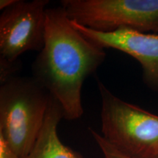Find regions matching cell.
<instances>
[{"mask_svg":"<svg viewBox=\"0 0 158 158\" xmlns=\"http://www.w3.org/2000/svg\"><path fill=\"white\" fill-rule=\"evenodd\" d=\"M72 21L93 30L121 28L158 34V0H62Z\"/></svg>","mask_w":158,"mask_h":158,"instance_id":"5","label":"cell"},{"mask_svg":"<svg viewBox=\"0 0 158 158\" xmlns=\"http://www.w3.org/2000/svg\"><path fill=\"white\" fill-rule=\"evenodd\" d=\"M102 136L131 158H158V116L124 101L98 80Z\"/></svg>","mask_w":158,"mask_h":158,"instance_id":"3","label":"cell"},{"mask_svg":"<svg viewBox=\"0 0 158 158\" xmlns=\"http://www.w3.org/2000/svg\"><path fill=\"white\" fill-rule=\"evenodd\" d=\"M71 23L81 34L102 48H114L125 53L139 62L142 78L149 89L158 93V34L141 32L121 28L103 32L84 27L76 21Z\"/></svg>","mask_w":158,"mask_h":158,"instance_id":"6","label":"cell"},{"mask_svg":"<svg viewBox=\"0 0 158 158\" xmlns=\"http://www.w3.org/2000/svg\"><path fill=\"white\" fill-rule=\"evenodd\" d=\"M64 113L59 102L51 95L44 122L34 147L23 158H84L61 141L57 133Z\"/></svg>","mask_w":158,"mask_h":158,"instance_id":"7","label":"cell"},{"mask_svg":"<svg viewBox=\"0 0 158 158\" xmlns=\"http://www.w3.org/2000/svg\"><path fill=\"white\" fill-rule=\"evenodd\" d=\"M0 158H20L0 136Z\"/></svg>","mask_w":158,"mask_h":158,"instance_id":"9","label":"cell"},{"mask_svg":"<svg viewBox=\"0 0 158 158\" xmlns=\"http://www.w3.org/2000/svg\"><path fill=\"white\" fill-rule=\"evenodd\" d=\"M89 131L92 138L98 144L99 148L101 150L104 158H131L128 156L124 155L119 151H118L116 148L111 146L104 139L101 134L97 133L93 129L89 128Z\"/></svg>","mask_w":158,"mask_h":158,"instance_id":"8","label":"cell"},{"mask_svg":"<svg viewBox=\"0 0 158 158\" xmlns=\"http://www.w3.org/2000/svg\"><path fill=\"white\" fill-rule=\"evenodd\" d=\"M106 56L74 28L62 6L48 8L44 46L31 65L32 77L59 102L64 119L73 121L84 113L83 84Z\"/></svg>","mask_w":158,"mask_h":158,"instance_id":"1","label":"cell"},{"mask_svg":"<svg viewBox=\"0 0 158 158\" xmlns=\"http://www.w3.org/2000/svg\"><path fill=\"white\" fill-rule=\"evenodd\" d=\"M16 2L17 0H1L0 1V10H4L8 8L13 5H14Z\"/></svg>","mask_w":158,"mask_h":158,"instance_id":"10","label":"cell"},{"mask_svg":"<svg viewBox=\"0 0 158 158\" xmlns=\"http://www.w3.org/2000/svg\"><path fill=\"white\" fill-rule=\"evenodd\" d=\"M48 4V0H17L0 15L1 83L14 76L23 53L43 49Z\"/></svg>","mask_w":158,"mask_h":158,"instance_id":"4","label":"cell"},{"mask_svg":"<svg viewBox=\"0 0 158 158\" xmlns=\"http://www.w3.org/2000/svg\"><path fill=\"white\" fill-rule=\"evenodd\" d=\"M51 94L33 77L12 76L0 86V136L20 158L34 147Z\"/></svg>","mask_w":158,"mask_h":158,"instance_id":"2","label":"cell"}]
</instances>
